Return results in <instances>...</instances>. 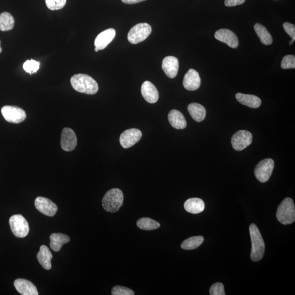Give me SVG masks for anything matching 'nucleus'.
I'll use <instances>...</instances> for the list:
<instances>
[{
    "mask_svg": "<svg viewBox=\"0 0 295 295\" xmlns=\"http://www.w3.org/2000/svg\"><path fill=\"white\" fill-rule=\"evenodd\" d=\"M70 82L76 91L87 95H94L98 91L96 81L87 75L80 74L73 76Z\"/></svg>",
    "mask_w": 295,
    "mask_h": 295,
    "instance_id": "f257e3e1",
    "label": "nucleus"
},
{
    "mask_svg": "<svg viewBox=\"0 0 295 295\" xmlns=\"http://www.w3.org/2000/svg\"><path fill=\"white\" fill-rule=\"evenodd\" d=\"M249 232L252 244L250 257L254 262L262 260L264 254L265 245L260 231L255 224L249 226Z\"/></svg>",
    "mask_w": 295,
    "mask_h": 295,
    "instance_id": "f03ea898",
    "label": "nucleus"
},
{
    "mask_svg": "<svg viewBox=\"0 0 295 295\" xmlns=\"http://www.w3.org/2000/svg\"><path fill=\"white\" fill-rule=\"evenodd\" d=\"M124 195L121 190L113 188L106 192L102 203L105 210L110 213H115L119 211L122 206Z\"/></svg>",
    "mask_w": 295,
    "mask_h": 295,
    "instance_id": "7ed1b4c3",
    "label": "nucleus"
},
{
    "mask_svg": "<svg viewBox=\"0 0 295 295\" xmlns=\"http://www.w3.org/2000/svg\"><path fill=\"white\" fill-rule=\"evenodd\" d=\"M277 218L280 223L289 225L295 220V207L293 200L286 198L279 204L277 212Z\"/></svg>",
    "mask_w": 295,
    "mask_h": 295,
    "instance_id": "20e7f679",
    "label": "nucleus"
},
{
    "mask_svg": "<svg viewBox=\"0 0 295 295\" xmlns=\"http://www.w3.org/2000/svg\"><path fill=\"white\" fill-rule=\"evenodd\" d=\"M152 29L147 23H140L132 27L127 35V39L132 44L136 45L146 40Z\"/></svg>",
    "mask_w": 295,
    "mask_h": 295,
    "instance_id": "39448f33",
    "label": "nucleus"
},
{
    "mask_svg": "<svg viewBox=\"0 0 295 295\" xmlns=\"http://www.w3.org/2000/svg\"><path fill=\"white\" fill-rule=\"evenodd\" d=\"M11 229L15 236L19 238H24L29 233V226L28 221L23 216L16 215L12 216L9 221Z\"/></svg>",
    "mask_w": 295,
    "mask_h": 295,
    "instance_id": "423d86ee",
    "label": "nucleus"
},
{
    "mask_svg": "<svg viewBox=\"0 0 295 295\" xmlns=\"http://www.w3.org/2000/svg\"><path fill=\"white\" fill-rule=\"evenodd\" d=\"M274 167V161L271 159H266L261 161L256 166L254 170L256 179L261 183L267 182L271 176Z\"/></svg>",
    "mask_w": 295,
    "mask_h": 295,
    "instance_id": "0eeeda50",
    "label": "nucleus"
},
{
    "mask_svg": "<svg viewBox=\"0 0 295 295\" xmlns=\"http://www.w3.org/2000/svg\"><path fill=\"white\" fill-rule=\"evenodd\" d=\"M1 113L6 121L11 123H22L27 118L25 110L17 106H4L1 109Z\"/></svg>",
    "mask_w": 295,
    "mask_h": 295,
    "instance_id": "6e6552de",
    "label": "nucleus"
},
{
    "mask_svg": "<svg viewBox=\"0 0 295 295\" xmlns=\"http://www.w3.org/2000/svg\"><path fill=\"white\" fill-rule=\"evenodd\" d=\"M253 141V135L246 130H240L232 137V143L234 150L241 151L250 145Z\"/></svg>",
    "mask_w": 295,
    "mask_h": 295,
    "instance_id": "1a4fd4ad",
    "label": "nucleus"
},
{
    "mask_svg": "<svg viewBox=\"0 0 295 295\" xmlns=\"http://www.w3.org/2000/svg\"><path fill=\"white\" fill-rule=\"evenodd\" d=\"M142 133L139 129H131L124 131L120 136V143L123 148H129L139 142Z\"/></svg>",
    "mask_w": 295,
    "mask_h": 295,
    "instance_id": "9d476101",
    "label": "nucleus"
},
{
    "mask_svg": "<svg viewBox=\"0 0 295 295\" xmlns=\"http://www.w3.org/2000/svg\"><path fill=\"white\" fill-rule=\"evenodd\" d=\"M61 143L63 151H74L78 144V139L74 131L69 127L64 128L62 133Z\"/></svg>",
    "mask_w": 295,
    "mask_h": 295,
    "instance_id": "9b49d317",
    "label": "nucleus"
},
{
    "mask_svg": "<svg viewBox=\"0 0 295 295\" xmlns=\"http://www.w3.org/2000/svg\"><path fill=\"white\" fill-rule=\"evenodd\" d=\"M35 205L37 210L48 217H53L58 211V207L52 201L44 197H37Z\"/></svg>",
    "mask_w": 295,
    "mask_h": 295,
    "instance_id": "f8f14e48",
    "label": "nucleus"
},
{
    "mask_svg": "<svg viewBox=\"0 0 295 295\" xmlns=\"http://www.w3.org/2000/svg\"><path fill=\"white\" fill-rule=\"evenodd\" d=\"M215 38L218 41L224 43L232 48H237L239 41L234 33L229 29H221L215 33Z\"/></svg>",
    "mask_w": 295,
    "mask_h": 295,
    "instance_id": "ddd939ff",
    "label": "nucleus"
},
{
    "mask_svg": "<svg viewBox=\"0 0 295 295\" xmlns=\"http://www.w3.org/2000/svg\"><path fill=\"white\" fill-rule=\"evenodd\" d=\"M183 84L184 87L187 91H194L198 90L201 85V78L199 72L191 68L184 78Z\"/></svg>",
    "mask_w": 295,
    "mask_h": 295,
    "instance_id": "4468645a",
    "label": "nucleus"
},
{
    "mask_svg": "<svg viewBox=\"0 0 295 295\" xmlns=\"http://www.w3.org/2000/svg\"><path fill=\"white\" fill-rule=\"evenodd\" d=\"M116 31L112 28L106 30L98 35L94 42L95 48L103 50L114 39Z\"/></svg>",
    "mask_w": 295,
    "mask_h": 295,
    "instance_id": "2eb2a0df",
    "label": "nucleus"
},
{
    "mask_svg": "<svg viewBox=\"0 0 295 295\" xmlns=\"http://www.w3.org/2000/svg\"><path fill=\"white\" fill-rule=\"evenodd\" d=\"M162 68L168 78H176L179 70L178 59L173 56L166 57L162 61Z\"/></svg>",
    "mask_w": 295,
    "mask_h": 295,
    "instance_id": "dca6fc26",
    "label": "nucleus"
},
{
    "mask_svg": "<svg viewBox=\"0 0 295 295\" xmlns=\"http://www.w3.org/2000/svg\"><path fill=\"white\" fill-rule=\"evenodd\" d=\"M142 96L149 104H155L159 100V94L155 85L149 81H145L141 87Z\"/></svg>",
    "mask_w": 295,
    "mask_h": 295,
    "instance_id": "f3484780",
    "label": "nucleus"
},
{
    "mask_svg": "<svg viewBox=\"0 0 295 295\" xmlns=\"http://www.w3.org/2000/svg\"><path fill=\"white\" fill-rule=\"evenodd\" d=\"M14 285L18 292L23 295H38L37 289L31 281L24 279H17Z\"/></svg>",
    "mask_w": 295,
    "mask_h": 295,
    "instance_id": "a211bd4d",
    "label": "nucleus"
},
{
    "mask_svg": "<svg viewBox=\"0 0 295 295\" xmlns=\"http://www.w3.org/2000/svg\"><path fill=\"white\" fill-rule=\"evenodd\" d=\"M169 121L171 126L176 129H184L186 127V119L179 111L173 109L171 110L168 115Z\"/></svg>",
    "mask_w": 295,
    "mask_h": 295,
    "instance_id": "6ab92c4d",
    "label": "nucleus"
},
{
    "mask_svg": "<svg viewBox=\"0 0 295 295\" xmlns=\"http://www.w3.org/2000/svg\"><path fill=\"white\" fill-rule=\"evenodd\" d=\"M236 98L239 103L251 109L259 108L262 105V100L259 97L255 95L237 93Z\"/></svg>",
    "mask_w": 295,
    "mask_h": 295,
    "instance_id": "aec40b11",
    "label": "nucleus"
},
{
    "mask_svg": "<svg viewBox=\"0 0 295 295\" xmlns=\"http://www.w3.org/2000/svg\"><path fill=\"white\" fill-rule=\"evenodd\" d=\"M37 258L42 267L47 270H49L52 268L51 260L53 258V255L47 246H41L40 251L37 254Z\"/></svg>",
    "mask_w": 295,
    "mask_h": 295,
    "instance_id": "412c9836",
    "label": "nucleus"
},
{
    "mask_svg": "<svg viewBox=\"0 0 295 295\" xmlns=\"http://www.w3.org/2000/svg\"><path fill=\"white\" fill-rule=\"evenodd\" d=\"M184 207L186 211L191 214H199L204 210L205 204L203 201L199 198H191L186 201Z\"/></svg>",
    "mask_w": 295,
    "mask_h": 295,
    "instance_id": "4be33fe9",
    "label": "nucleus"
},
{
    "mask_svg": "<svg viewBox=\"0 0 295 295\" xmlns=\"http://www.w3.org/2000/svg\"><path fill=\"white\" fill-rule=\"evenodd\" d=\"M188 112L197 122H202L206 118V110L204 107L198 103L190 104L187 107Z\"/></svg>",
    "mask_w": 295,
    "mask_h": 295,
    "instance_id": "5701e85b",
    "label": "nucleus"
},
{
    "mask_svg": "<svg viewBox=\"0 0 295 295\" xmlns=\"http://www.w3.org/2000/svg\"><path fill=\"white\" fill-rule=\"evenodd\" d=\"M50 246L54 251L61 250L62 246L70 242V238L65 234L52 233L50 236Z\"/></svg>",
    "mask_w": 295,
    "mask_h": 295,
    "instance_id": "b1692460",
    "label": "nucleus"
},
{
    "mask_svg": "<svg viewBox=\"0 0 295 295\" xmlns=\"http://www.w3.org/2000/svg\"><path fill=\"white\" fill-rule=\"evenodd\" d=\"M254 30L261 42L264 45H271L273 42L272 37L267 29L264 25L259 23H256L254 25Z\"/></svg>",
    "mask_w": 295,
    "mask_h": 295,
    "instance_id": "393cba45",
    "label": "nucleus"
},
{
    "mask_svg": "<svg viewBox=\"0 0 295 295\" xmlns=\"http://www.w3.org/2000/svg\"><path fill=\"white\" fill-rule=\"evenodd\" d=\"M15 20L10 13L3 12L0 15V31H7L14 28Z\"/></svg>",
    "mask_w": 295,
    "mask_h": 295,
    "instance_id": "a878e982",
    "label": "nucleus"
},
{
    "mask_svg": "<svg viewBox=\"0 0 295 295\" xmlns=\"http://www.w3.org/2000/svg\"><path fill=\"white\" fill-rule=\"evenodd\" d=\"M204 241L202 236L192 237L186 239L181 245V248L185 250H193L199 247Z\"/></svg>",
    "mask_w": 295,
    "mask_h": 295,
    "instance_id": "bb28decb",
    "label": "nucleus"
},
{
    "mask_svg": "<svg viewBox=\"0 0 295 295\" xmlns=\"http://www.w3.org/2000/svg\"><path fill=\"white\" fill-rule=\"evenodd\" d=\"M138 227L143 230L151 231L160 228V224L158 222L149 217H143L137 222Z\"/></svg>",
    "mask_w": 295,
    "mask_h": 295,
    "instance_id": "cd10ccee",
    "label": "nucleus"
},
{
    "mask_svg": "<svg viewBox=\"0 0 295 295\" xmlns=\"http://www.w3.org/2000/svg\"><path fill=\"white\" fill-rule=\"evenodd\" d=\"M40 62L31 59L25 62L23 65L24 70L29 74H35L39 70Z\"/></svg>",
    "mask_w": 295,
    "mask_h": 295,
    "instance_id": "c85d7f7f",
    "label": "nucleus"
},
{
    "mask_svg": "<svg viewBox=\"0 0 295 295\" xmlns=\"http://www.w3.org/2000/svg\"><path fill=\"white\" fill-rule=\"evenodd\" d=\"M67 0H45L46 4L50 10L62 9L65 6Z\"/></svg>",
    "mask_w": 295,
    "mask_h": 295,
    "instance_id": "c756f323",
    "label": "nucleus"
},
{
    "mask_svg": "<svg viewBox=\"0 0 295 295\" xmlns=\"http://www.w3.org/2000/svg\"><path fill=\"white\" fill-rule=\"evenodd\" d=\"M281 67L283 69H291L295 68V57L293 55H285L282 59Z\"/></svg>",
    "mask_w": 295,
    "mask_h": 295,
    "instance_id": "7c9ffc66",
    "label": "nucleus"
},
{
    "mask_svg": "<svg viewBox=\"0 0 295 295\" xmlns=\"http://www.w3.org/2000/svg\"><path fill=\"white\" fill-rule=\"evenodd\" d=\"M113 295H134V291L122 286H115L112 290Z\"/></svg>",
    "mask_w": 295,
    "mask_h": 295,
    "instance_id": "2f4dec72",
    "label": "nucleus"
},
{
    "mask_svg": "<svg viewBox=\"0 0 295 295\" xmlns=\"http://www.w3.org/2000/svg\"><path fill=\"white\" fill-rule=\"evenodd\" d=\"M209 293L211 295H225L223 284L221 283L213 284L209 289Z\"/></svg>",
    "mask_w": 295,
    "mask_h": 295,
    "instance_id": "473e14b6",
    "label": "nucleus"
},
{
    "mask_svg": "<svg viewBox=\"0 0 295 295\" xmlns=\"http://www.w3.org/2000/svg\"><path fill=\"white\" fill-rule=\"evenodd\" d=\"M284 31L288 35L292 38L293 40H295V25L289 23H285L283 24Z\"/></svg>",
    "mask_w": 295,
    "mask_h": 295,
    "instance_id": "72a5a7b5",
    "label": "nucleus"
},
{
    "mask_svg": "<svg viewBox=\"0 0 295 295\" xmlns=\"http://www.w3.org/2000/svg\"><path fill=\"white\" fill-rule=\"evenodd\" d=\"M246 0H225L224 3L226 7H234L241 5Z\"/></svg>",
    "mask_w": 295,
    "mask_h": 295,
    "instance_id": "f704fd0d",
    "label": "nucleus"
},
{
    "mask_svg": "<svg viewBox=\"0 0 295 295\" xmlns=\"http://www.w3.org/2000/svg\"><path fill=\"white\" fill-rule=\"evenodd\" d=\"M144 1H145V0H122V1L123 3L126 4H129V5H132V4L138 3Z\"/></svg>",
    "mask_w": 295,
    "mask_h": 295,
    "instance_id": "c9c22d12",
    "label": "nucleus"
},
{
    "mask_svg": "<svg viewBox=\"0 0 295 295\" xmlns=\"http://www.w3.org/2000/svg\"><path fill=\"white\" fill-rule=\"evenodd\" d=\"M2 49L1 47V41H0V53H1L2 52Z\"/></svg>",
    "mask_w": 295,
    "mask_h": 295,
    "instance_id": "e433bc0d",
    "label": "nucleus"
},
{
    "mask_svg": "<svg viewBox=\"0 0 295 295\" xmlns=\"http://www.w3.org/2000/svg\"><path fill=\"white\" fill-rule=\"evenodd\" d=\"M294 41H295V40H292V41H290V44H290V45H292L293 44V43H294Z\"/></svg>",
    "mask_w": 295,
    "mask_h": 295,
    "instance_id": "4c0bfd02",
    "label": "nucleus"
},
{
    "mask_svg": "<svg viewBox=\"0 0 295 295\" xmlns=\"http://www.w3.org/2000/svg\"><path fill=\"white\" fill-rule=\"evenodd\" d=\"M98 50H98L97 48H95V51L96 52H97Z\"/></svg>",
    "mask_w": 295,
    "mask_h": 295,
    "instance_id": "58836bf2",
    "label": "nucleus"
}]
</instances>
